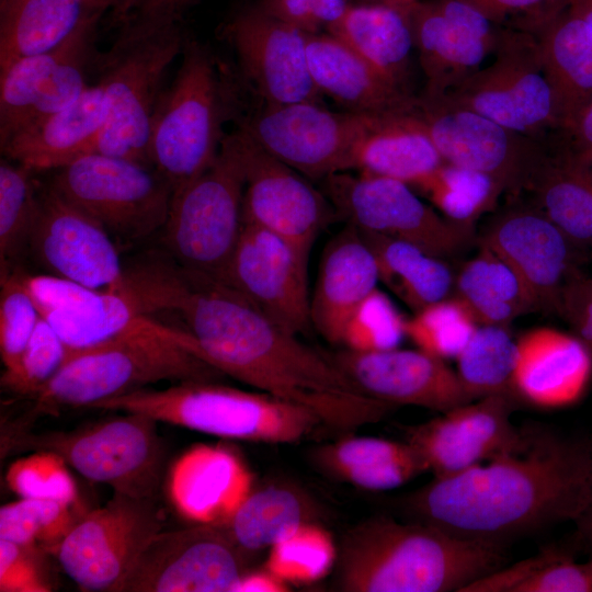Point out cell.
Returning a JSON list of instances; mask_svg holds the SVG:
<instances>
[{
    "mask_svg": "<svg viewBox=\"0 0 592 592\" xmlns=\"http://www.w3.org/2000/svg\"><path fill=\"white\" fill-rule=\"evenodd\" d=\"M166 311L179 314L200 358L224 375L306 408L323 426L354 430L380 421L391 409L365 395L332 358L215 278L181 270Z\"/></svg>",
    "mask_w": 592,
    "mask_h": 592,
    "instance_id": "1",
    "label": "cell"
},
{
    "mask_svg": "<svg viewBox=\"0 0 592 592\" xmlns=\"http://www.w3.org/2000/svg\"><path fill=\"white\" fill-rule=\"evenodd\" d=\"M591 491V443L532 434L523 452L434 478L407 504L418 522L460 539L499 544L515 534L576 521Z\"/></svg>",
    "mask_w": 592,
    "mask_h": 592,
    "instance_id": "2",
    "label": "cell"
},
{
    "mask_svg": "<svg viewBox=\"0 0 592 592\" xmlns=\"http://www.w3.org/2000/svg\"><path fill=\"white\" fill-rule=\"evenodd\" d=\"M499 544L454 537L433 525L369 519L337 547L335 584L345 592L463 590L503 563Z\"/></svg>",
    "mask_w": 592,
    "mask_h": 592,
    "instance_id": "3",
    "label": "cell"
},
{
    "mask_svg": "<svg viewBox=\"0 0 592 592\" xmlns=\"http://www.w3.org/2000/svg\"><path fill=\"white\" fill-rule=\"evenodd\" d=\"M224 374L195 354L183 329L136 318L114 337L81 349H68L65 361L33 397L32 407L10 426L27 429L43 415L67 408H90L159 382H216Z\"/></svg>",
    "mask_w": 592,
    "mask_h": 592,
    "instance_id": "4",
    "label": "cell"
},
{
    "mask_svg": "<svg viewBox=\"0 0 592 592\" xmlns=\"http://www.w3.org/2000/svg\"><path fill=\"white\" fill-rule=\"evenodd\" d=\"M141 413L223 439L263 443H295L322 426L300 406L266 392H252L216 382H183L164 389H139L90 407Z\"/></svg>",
    "mask_w": 592,
    "mask_h": 592,
    "instance_id": "5",
    "label": "cell"
},
{
    "mask_svg": "<svg viewBox=\"0 0 592 592\" xmlns=\"http://www.w3.org/2000/svg\"><path fill=\"white\" fill-rule=\"evenodd\" d=\"M181 64L164 87L151 121V164L174 193L216 160L230 118L229 76L209 48L186 38Z\"/></svg>",
    "mask_w": 592,
    "mask_h": 592,
    "instance_id": "6",
    "label": "cell"
},
{
    "mask_svg": "<svg viewBox=\"0 0 592 592\" xmlns=\"http://www.w3.org/2000/svg\"><path fill=\"white\" fill-rule=\"evenodd\" d=\"M109 52L100 54L99 82L107 118L94 152L151 166L149 136L167 71L187 38L181 22H125Z\"/></svg>",
    "mask_w": 592,
    "mask_h": 592,
    "instance_id": "7",
    "label": "cell"
},
{
    "mask_svg": "<svg viewBox=\"0 0 592 592\" xmlns=\"http://www.w3.org/2000/svg\"><path fill=\"white\" fill-rule=\"evenodd\" d=\"M156 424L148 415L126 412L71 432L5 430L1 454L15 449L53 452L81 476L111 487L114 493L155 499L164 457Z\"/></svg>",
    "mask_w": 592,
    "mask_h": 592,
    "instance_id": "8",
    "label": "cell"
},
{
    "mask_svg": "<svg viewBox=\"0 0 592 592\" xmlns=\"http://www.w3.org/2000/svg\"><path fill=\"white\" fill-rule=\"evenodd\" d=\"M244 173L231 134L210 167L173 194L162 243L182 270L221 281L243 229Z\"/></svg>",
    "mask_w": 592,
    "mask_h": 592,
    "instance_id": "9",
    "label": "cell"
},
{
    "mask_svg": "<svg viewBox=\"0 0 592 592\" xmlns=\"http://www.w3.org/2000/svg\"><path fill=\"white\" fill-rule=\"evenodd\" d=\"M48 184L126 244L162 231L174 194L153 167L99 152L57 169Z\"/></svg>",
    "mask_w": 592,
    "mask_h": 592,
    "instance_id": "10",
    "label": "cell"
},
{
    "mask_svg": "<svg viewBox=\"0 0 592 592\" xmlns=\"http://www.w3.org/2000/svg\"><path fill=\"white\" fill-rule=\"evenodd\" d=\"M321 182L337 216L360 231L406 241L442 259L462 252L474 237V225L446 218L401 181L342 171Z\"/></svg>",
    "mask_w": 592,
    "mask_h": 592,
    "instance_id": "11",
    "label": "cell"
},
{
    "mask_svg": "<svg viewBox=\"0 0 592 592\" xmlns=\"http://www.w3.org/2000/svg\"><path fill=\"white\" fill-rule=\"evenodd\" d=\"M384 114L333 112L314 102L230 110L238 129L310 180L346 171L352 148Z\"/></svg>",
    "mask_w": 592,
    "mask_h": 592,
    "instance_id": "12",
    "label": "cell"
},
{
    "mask_svg": "<svg viewBox=\"0 0 592 592\" xmlns=\"http://www.w3.org/2000/svg\"><path fill=\"white\" fill-rule=\"evenodd\" d=\"M162 531L153 499L114 493L84 512L50 553L82 591L122 592L150 539Z\"/></svg>",
    "mask_w": 592,
    "mask_h": 592,
    "instance_id": "13",
    "label": "cell"
},
{
    "mask_svg": "<svg viewBox=\"0 0 592 592\" xmlns=\"http://www.w3.org/2000/svg\"><path fill=\"white\" fill-rule=\"evenodd\" d=\"M494 54L490 66L442 96L536 139L548 129L559 128L535 35L505 27Z\"/></svg>",
    "mask_w": 592,
    "mask_h": 592,
    "instance_id": "14",
    "label": "cell"
},
{
    "mask_svg": "<svg viewBox=\"0 0 592 592\" xmlns=\"http://www.w3.org/2000/svg\"><path fill=\"white\" fill-rule=\"evenodd\" d=\"M415 112L444 162L493 178L504 192L531 187L547 153L531 136L509 129L444 96H418Z\"/></svg>",
    "mask_w": 592,
    "mask_h": 592,
    "instance_id": "15",
    "label": "cell"
},
{
    "mask_svg": "<svg viewBox=\"0 0 592 592\" xmlns=\"http://www.w3.org/2000/svg\"><path fill=\"white\" fill-rule=\"evenodd\" d=\"M246 553L223 524L161 531L147 544L122 592H234Z\"/></svg>",
    "mask_w": 592,
    "mask_h": 592,
    "instance_id": "16",
    "label": "cell"
},
{
    "mask_svg": "<svg viewBox=\"0 0 592 592\" xmlns=\"http://www.w3.org/2000/svg\"><path fill=\"white\" fill-rule=\"evenodd\" d=\"M220 33L247 86L266 104L320 103L307 61L306 34L255 2L236 8Z\"/></svg>",
    "mask_w": 592,
    "mask_h": 592,
    "instance_id": "17",
    "label": "cell"
},
{
    "mask_svg": "<svg viewBox=\"0 0 592 592\" xmlns=\"http://www.w3.org/2000/svg\"><path fill=\"white\" fill-rule=\"evenodd\" d=\"M230 134L243 166V224L267 229L309 257L319 232L338 217L330 201L248 134L238 128Z\"/></svg>",
    "mask_w": 592,
    "mask_h": 592,
    "instance_id": "18",
    "label": "cell"
},
{
    "mask_svg": "<svg viewBox=\"0 0 592 592\" xmlns=\"http://www.w3.org/2000/svg\"><path fill=\"white\" fill-rule=\"evenodd\" d=\"M514 398L491 395L453 408L407 430V442L434 478L458 475L496 457L523 452L532 433L511 422Z\"/></svg>",
    "mask_w": 592,
    "mask_h": 592,
    "instance_id": "19",
    "label": "cell"
},
{
    "mask_svg": "<svg viewBox=\"0 0 592 592\" xmlns=\"http://www.w3.org/2000/svg\"><path fill=\"white\" fill-rule=\"evenodd\" d=\"M27 252L46 274L91 289H116L125 280L116 243L109 232L49 184L39 189Z\"/></svg>",
    "mask_w": 592,
    "mask_h": 592,
    "instance_id": "20",
    "label": "cell"
},
{
    "mask_svg": "<svg viewBox=\"0 0 592 592\" xmlns=\"http://www.w3.org/2000/svg\"><path fill=\"white\" fill-rule=\"evenodd\" d=\"M308 257L283 237L262 227L243 229L221 278L286 331L310 326Z\"/></svg>",
    "mask_w": 592,
    "mask_h": 592,
    "instance_id": "21",
    "label": "cell"
},
{
    "mask_svg": "<svg viewBox=\"0 0 592 592\" xmlns=\"http://www.w3.org/2000/svg\"><path fill=\"white\" fill-rule=\"evenodd\" d=\"M414 47L426 84L439 98L480 69L505 31L464 0H418L408 8Z\"/></svg>",
    "mask_w": 592,
    "mask_h": 592,
    "instance_id": "22",
    "label": "cell"
},
{
    "mask_svg": "<svg viewBox=\"0 0 592 592\" xmlns=\"http://www.w3.org/2000/svg\"><path fill=\"white\" fill-rule=\"evenodd\" d=\"M480 246L511 266L535 310L558 314L563 285L577 270L578 248L538 207L513 208L496 217Z\"/></svg>",
    "mask_w": 592,
    "mask_h": 592,
    "instance_id": "23",
    "label": "cell"
},
{
    "mask_svg": "<svg viewBox=\"0 0 592 592\" xmlns=\"http://www.w3.org/2000/svg\"><path fill=\"white\" fill-rule=\"evenodd\" d=\"M367 396L446 412L474 399L444 360L421 350L341 351L331 357Z\"/></svg>",
    "mask_w": 592,
    "mask_h": 592,
    "instance_id": "24",
    "label": "cell"
},
{
    "mask_svg": "<svg viewBox=\"0 0 592 592\" xmlns=\"http://www.w3.org/2000/svg\"><path fill=\"white\" fill-rule=\"evenodd\" d=\"M514 396L542 409L576 403L592 378V352L576 335L548 327L517 340Z\"/></svg>",
    "mask_w": 592,
    "mask_h": 592,
    "instance_id": "25",
    "label": "cell"
},
{
    "mask_svg": "<svg viewBox=\"0 0 592 592\" xmlns=\"http://www.w3.org/2000/svg\"><path fill=\"white\" fill-rule=\"evenodd\" d=\"M311 79L321 95L344 111L366 114L412 112L418 96L394 84L329 33L306 34Z\"/></svg>",
    "mask_w": 592,
    "mask_h": 592,
    "instance_id": "26",
    "label": "cell"
},
{
    "mask_svg": "<svg viewBox=\"0 0 592 592\" xmlns=\"http://www.w3.org/2000/svg\"><path fill=\"white\" fill-rule=\"evenodd\" d=\"M107 118V99L98 81L70 105L19 130L4 144L7 159L33 171L59 169L93 153Z\"/></svg>",
    "mask_w": 592,
    "mask_h": 592,
    "instance_id": "27",
    "label": "cell"
},
{
    "mask_svg": "<svg viewBox=\"0 0 592 592\" xmlns=\"http://www.w3.org/2000/svg\"><path fill=\"white\" fill-rule=\"evenodd\" d=\"M252 490V476L232 452L197 445L177 460L169 478L171 500L189 520L226 523Z\"/></svg>",
    "mask_w": 592,
    "mask_h": 592,
    "instance_id": "28",
    "label": "cell"
},
{
    "mask_svg": "<svg viewBox=\"0 0 592 592\" xmlns=\"http://www.w3.org/2000/svg\"><path fill=\"white\" fill-rule=\"evenodd\" d=\"M379 282L375 257L361 232L348 225L326 247L310 296L311 326L332 344L357 305Z\"/></svg>",
    "mask_w": 592,
    "mask_h": 592,
    "instance_id": "29",
    "label": "cell"
},
{
    "mask_svg": "<svg viewBox=\"0 0 592 592\" xmlns=\"http://www.w3.org/2000/svg\"><path fill=\"white\" fill-rule=\"evenodd\" d=\"M533 34L553 92L559 129L567 133L592 99V32L566 8Z\"/></svg>",
    "mask_w": 592,
    "mask_h": 592,
    "instance_id": "30",
    "label": "cell"
},
{
    "mask_svg": "<svg viewBox=\"0 0 592 592\" xmlns=\"http://www.w3.org/2000/svg\"><path fill=\"white\" fill-rule=\"evenodd\" d=\"M443 162L414 110L384 114L352 148L346 171L413 186Z\"/></svg>",
    "mask_w": 592,
    "mask_h": 592,
    "instance_id": "31",
    "label": "cell"
},
{
    "mask_svg": "<svg viewBox=\"0 0 592 592\" xmlns=\"http://www.w3.org/2000/svg\"><path fill=\"white\" fill-rule=\"evenodd\" d=\"M385 78L409 90L410 57L414 47L408 8L380 3H350L326 30Z\"/></svg>",
    "mask_w": 592,
    "mask_h": 592,
    "instance_id": "32",
    "label": "cell"
},
{
    "mask_svg": "<svg viewBox=\"0 0 592 592\" xmlns=\"http://www.w3.org/2000/svg\"><path fill=\"white\" fill-rule=\"evenodd\" d=\"M99 13L106 12L95 0H0V72L58 46Z\"/></svg>",
    "mask_w": 592,
    "mask_h": 592,
    "instance_id": "33",
    "label": "cell"
},
{
    "mask_svg": "<svg viewBox=\"0 0 592 592\" xmlns=\"http://www.w3.org/2000/svg\"><path fill=\"white\" fill-rule=\"evenodd\" d=\"M360 232L375 257L379 281L413 312L449 297L455 278L445 259L406 241Z\"/></svg>",
    "mask_w": 592,
    "mask_h": 592,
    "instance_id": "34",
    "label": "cell"
},
{
    "mask_svg": "<svg viewBox=\"0 0 592 592\" xmlns=\"http://www.w3.org/2000/svg\"><path fill=\"white\" fill-rule=\"evenodd\" d=\"M531 189L538 208L577 248H592V164L546 156Z\"/></svg>",
    "mask_w": 592,
    "mask_h": 592,
    "instance_id": "35",
    "label": "cell"
},
{
    "mask_svg": "<svg viewBox=\"0 0 592 592\" xmlns=\"http://www.w3.org/2000/svg\"><path fill=\"white\" fill-rule=\"evenodd\" d=\"M103 15L91 16L58 46L23 57L0 72V145L26 125L61 64L88 34L98 30Z\"/></svg>",
    "mask_w": 592,
    "mask_h": 592,
    "instance_id": "36",
    "label": "cell"
},
{
    "mask_svg": "<svg viewBox=\"0 0 592 592\" xmlns=\"http://www.w3.org/2000/svg\"><path fill=\"white\" fill-rule=\"evenodd\" d=\"M455 295L479 325L508 326L521 315L536 311L523 283L499 255L480 246L455 277Z\"/></svg>",
    "mask_w": 592,
    "mask_h": 592,
    "instance_id": "37",
    "label": "cell"
},
{
    "mask_svg": "<svg viewBox=\"0 0 592 592\" xmlns=\"http://www.w3.org/2000/svg\"><path fill=\"white\" fill-rule=\"evenodd\" d=\"M312 505L286 486L271 485L247 496L223 525L246 554L272 547L305 523L312 522Z\"/></svg>",
    "mask_w": 592,
    "mask_h": 592,
    "instance_id": "38",
    "label": "cell"
},
{
    "mask_svg": "<svg viewBox=\"0 0 592 592\" xmlns=\"http://www.w3.org/2000/svg\"><path fill=\"white\" fill-rule=\"evenodd\" d=\"M140 316L150 315L140 292L125 272L121 287L98 291L88 300L43 318L68 349H81L114 337Z\"/></svg>",
    "mask_w": 592,
    "mask_h": 592,
    "instance_id": "39",
    "label": "cell"
},
{
    "mask_svg": "<svg viewBox=\"0 0 592 592\" xmlns=\"http://www.w3.org/2000/svg\"><path fill=\"white\" fill-rule=\"evenodd\" d=\"M517 345L508 326L479 325L455 358L457 375L476 400L491 395L515 398L513 375Z\"/></svg>",
    "mask_w": 592,
    "mask_h": 592,
    "instance_id": "40",
    "label": "cell"
},
{
    "mask_svg": "<svg viewBox=\"0 0 592 592\" xmlns=\"http://www.w3.org/2000/svg\"><path fill=\"white\" fill-rule=\"evenodd\" d=\"M446 218L474 225L491 210L503 187L490 175L443 162L413 186Z\"/></svg>",
    "mask_w": 592,
    "mask_h": 592,
    "instance_id": "41",
    "label": "cell"
},
{
    "mask_svg": "<svg viewBox=\"0 0 592 592\" xmlns=\"http://www.w3.org/2000/svg\"><path fill=\"white\" fill-rule=\"evenodd\" d=\"M33 170L2 159L0 164V272H13L21 254L27 251L29 239L39 203V186Z\"/></svg>",
    "mask_w": 592,
    "mask_h": 592,
    "instance_id": "42",
    "label": "cell"
},
{
    "mask_svg": "<svg viewBox=\"0 0 592 592\" xmlns=\"http://www.w3.org/2000/svg\"><path fill=\"white\" fill-rule=\"evenodd\" d=\"M77 504L45 498H21L0 509V539L52 553L81 514Z\"/></svg>",
    "mask_w": 592,
    "mask_h": 592,
    "instance_id": "43",
    "label": "cell"
},
{
    "mask_svg": "<svg viewBox=\"0 0 592 592\" xmlns=\"http://www.w3.org/2000/svg\"><path fill=\"white\" fill-rule=\"evenodd\" d=\"M479 326L456 295L414 312L406 320V337L421 351L441 360L456 358Z\"/></svg>",
    "mask_w": 592,
    "mask_h": 592,
    "instance_id": "44",
    "label": "cell"
},
{
    "mask_svg": "<svg viewBox=\"0 0 592 592\" xmlns=\"http://www.w3.org/2000/svg\"><path fill=\"white\" fill-rule=\"evenodd\" d=\"M337 560L330 534L305 523L270 547L266 570L285 582L308 583L326 577Z\"/></svg>",
    "mask_w": 592,
    "mask_h": 592,
    "instance_id": "45",
    "label": "cell"
},
{
    "mask_svg": "<svg viewBox=\"0 0 592 592\" xmlns=\"http://www.w3.org/2000/svg\"><path fill=\"white\" fill-rule=\"evenodd\" d=\"M406 320L380 289L371 292L353 310L340 344L353 352H378L399 346L406 337Z\"/></svg>",
    "mask_w": 592,
    "mask_h": 592,
    "instance_id": "46",
    "label": "cell"
},
{
    "mask_svg": "<svg viewBox=\"0 0 592 592\" xmlns=\"http://www.w3.org/2000/svg\"><path fill=\"white\" fill-rule=\"evenodd\" d=\"M41 314L18 272L1 277L0 353L3 373L14 372L41 320Z\"/></svg>",
    "mask_w": 592,
    "mask_h": 592,
    "instance_id": "47",
    "label": "cell"
},
{
    "mask_svg": "<svg viewBox=\"0 0 592 592\" xmlns=\"http://www.w3.org/2000/svg\"><path fill=\"white\" fill-rule=\"evenodd\" d=\"M7 482L21 498H45L77 504L76 483L66 462L57 454L37 451L16 459L7 471Z\"/></svg>",
    "mask_w": 592,
    "mask_h": 592,
    "instance_id": "48",
    "label": "cell"
},
{
    "mask_svg": "<svg viewBox=\"0 0 592 592\" xmlns=\"http://www.w3.org/2000/svg\"><path fill=\"white\" fill-rule=\"evenodd\" d=\"M67 354V345L42 317L18 368L3 373L1 385L7 390L33 398L57 373Z\"/></svg>",
    "mask_w": 592,
    "mask_h": 592,
    "instance_id": "49",
    "label": "cell"
},
{
    "mask_svg": "<svg viewBox=\"0 0 592 592\" xmlns=\"http://www.w3.org/2000/svg\"><path fill=\"white\" fill-rule=\"evenodd\" d=\"M414 452V447L407 441L348 436L321 446L316 453V459L323 469L338 476L345 469L379 465L406 457Z\"/></svg>",
    "mask_w": 592,
    "mask_h": 592,
    "instance_id": "50",
    "label": "cell"
},
{
    "mask_svg": "<svg viewBox=\"0 0 592 592\" xmlns=\"http://www.w3.org/2000/svg\"><path fill=\"white\" fill-rule=\"evenodd\" d=\"M39 549L0 539V591L49 592L53 584L39 559Z\"/></svg>",
    "mask_w": 592,
    "mask_h": 592,
    "instance_id": "51",
    "label": "cell"
},
{
    "mask_svg": "<svg viewBox=\"0 0 592 592\" xmlns=\"http://www.w3.org/2000/svg\"><path fill=\"white\" fill-rule=\"evenodd\" d=\"M514 592H592V558L578 562L555 550Z\"/></svg>",
    "mask_w": 592,
    "mask_h": 592,
    "instance_id": "52",
    "label": "cell"
},
{
    "mask_svg": "<svg viewBox=\"0 0 592 592\" xmlns=\"http://www.w3.org/2000/svg\"><path fill=\"white\" fill-rule=\"evenodd\" d=\"M254 2L266 13L305 34L326 31L343 14L349 4L348 0H257Z\"/></svg>",
    "mask_w": 592,
    "mask_h": 592,
    "instance_id": "53",
    "label": "cell"
},
{
    "mask_svg": "<svg viewBox=\"0 0 592 592\" xmlns=\"http://www.w3.org/2000/svg\"><path fill=\"white\" fill-rule=\"evenodd\" d=\"M496 24L517 18V29L534 33L567 8V0H464Z\"/></svg>",
    "mask_w": 592,
    "mask_h": 592,
    "instance_id": "54",
    "label": "cell"
},
{
    "mask_svg": "<svg viewBox=\"0 0 592 592\" xmlns=\"http://www.w3.org/2000/svg\"><path fill=\"white\" fill-rule=\"evenodd\" d=\"M23 286L34 300L41 317L67 309L91 298L98 289L50 274L24 275L19 273Z\"/></svg>",
    "mask_w": 592,
    "mask_h": 592,
    "instance_id": "55",
    "label": "cell"
},
{
    "mask_svg": "<svg viewBox=\"0 0 592 592\" xmlns=\"http://www.w3.org/2000/svg\"><path fill=\"white\" fill-rule=\"evenodd\" d=\"M558 314L592 352V277L578 269L570 275L561 291Z\"/></svg>",
    "mask_w": 592,
    "mask_h": 592,
    "instance_id": "56",
    "label": "cell"
},
{
    "mask_svg": "<svg viewBox=\"0 0 592 592\" xmlns=\"http://www.w3.org/2000/svg\"><path fill=\"white\" fill-rule=\"evenodd\" d=\"M197 0H139L125 21L167 24L182 22L184 13L195 4Z\"/></svg>",
    "mask_w": 592,
    "mask_h": 592,
    "instance_id": "57",
    "label": "cell"
},
{
    "mask_svg": "<svg viewBox=\"0 0 592 592\" xmlns=\"http://www.w3.org/2000/svg\"><path fill=\"white\" fill-rule=\"evenodd\" d=\"M566 134L571 140L568 152L577 160L592 164V99L580 111Z\"/></svg>",
    "mask_w": 592,
    "mask_h": 592,
    "instance_id": "58",
    "label": "cell"
},
{
    "mask_svg": "<svg viewBox=\"0 0 592 592\" xmlns=\"http://www.w3.org/2000/svg\"><path fill=\"white\" fill-rule=\"evenodd\" d=\"M287 582L269 570L246 572L236 584L234 592H284Z\"/></svg>",
    "mask_w": 592,
    "mask_h": 592,
    "instance_id": "59",
    "label": "cell"
},
{
    "mask_svg": "<svg viewBox=\"0 0 592 592\" xmlns=\"http://www.w3.org/2000/svg\"><path fill=\"white\" fill-rule=\"evenodd\" d=\"M96 3L109 12L113 25H123L130 16L139 0H95Z\"/></svg>",
    "mask_w": 592,
    "mask_h": 592,
    "instance_id": "60",
    "label": "cell"
},
{
    "mask_svg": "<svg viewBox=\"0 0 592 592\" xmlns=\"http://www.w3.org/2000/svg\"><path fill=\"white\" fill-rule=\"evenodd\" d=\"M567 9L592 32V0H567Z\"/></svg>",
    "mask_w": 592,
    "mask_h": 592,
    "instance_id": "61",
    "label": "cell"
},
{
    "mask_svg": "<svg viewBox=\"0 0 592 592\" xmlns=\"http://www.w3.org/2000/svg\"><path fill=\"white\" fill-rule=\"evenodd\" d=\"M574 522L577 523L581 534L592 547V491L585 508Z\"/></svg>",
    "mask_w": 592,
    "mask_h": 592,
    "instance_id": "62",
    "label": "cell"
},
{
    "mask_svg": "<svg viewBox=\"0 0 592 592\" xmlns=\"http://www.w3.org/2000/svg\"><path fill=\"white\" fill-rule=\"evenodd\" d=\"M418 0H348L350 3H380L396 8L407 9Z\"/></svg>",
    "mask_w": 592,
    "mask_h": 592,
    "instance_id": "63",
    "label": "cell"
}]
</instances>
